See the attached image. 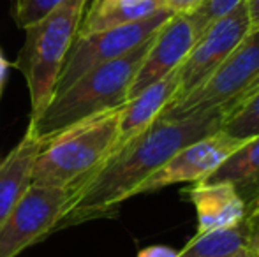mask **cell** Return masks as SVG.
<instances>
[{"instance_id":"9a60e30c","label":"cell","mask_w":259,"mask_h":257,"mask_svg":"<svg viewBox=\"0 0 259 257\" xmlns=\"http://www.w3.org/2000/svg\"><path fill=\"white\" fill-rule=\"evenodd\" d=\"M160 9H164L162 0H92L81 20L78 35L136 23Z\"/></svg>"},{"instance_id":"277c9868","label":"cell","mask_w":259,"mask_h":257,"mask_svg":"<svg viewBox=\"0 0 259 257\" xmlns=\"http://www.w3.org/2000/svg\"><path fill=\"white\" fill-rule=\"evenodd\" d=\"M122 108L79 124L41 146L32 185L71 189L106 161L116 143Z\"/></svg>"},{"instance_id":"5bb4252c","label":"cell","mask_w":259,"mask_h":257,"mask_svg":"<svg viewBox=\"0 0 259 257\" xmlns=\"http://www.w3.org/2000/svg\"><path fill=\"white\" fill-rule=\"evenodd\" d=\"M198 183H231L245 199L247 208H254L259 190V134L243 141L238 150Z\"/></svg>"},{"instance_id":"8992f818","label":"cell","mask_w":259,"mask_h":257,"mask_svg":"<svg viewBox=\"0 0 259 257\" xmlns=\"http://www.w3.org/2000/svg\"><path fill=\"white\" fill-rule=\"evenodd\" d=\"M173 14L175 13L164 7L155 14L136 21V23L109 28V30L92 32V34L85 35H76L57 76L53 95H58L64 90H67L72 83H76L96 67L125 55L127 52L147 41Z\"/></svg>"},{"instance_id":"5b68a950","label":"cell","mask_w":259,"mask_h":257,"mask_svg":"<svg viewBox=\"0 0 259 257\" xmlns=\"http://www.w3.org/2000/svg\"><path fill=\"white\" fill-rule=\"evenodd\" d=\"M259 88V27L249 28L231 55L189 95L162 111L160 118L178 120L198 115H226Z\"/></svg>"},{"instance_id":"4fadbf2b","label":"cell","mask_w":259,"mask_h":257,"mask_svg":"<svg viewBox=\"0 0 259 257\" xmlns=\"http://www.w3.org/2000/svg\"><path fill=\"white\" fill-rule=\"evenodd\" d=\"M42 143L25 130L21 141L0 161V224L32 185L34 164Z\"/></svg>"},{"instance_id":"484cf974","label":"cell","mask_w":259,"mask_h":257,"mask_svg":"<svg viewBox=\"0 0 259 257\" xmlns=\"http://www.w3.org/2000/svg\"><path fill=\"white\" fill-rule=\"evenodd\" d=\"M0 97H2V93H0Z\"/></svg>"},{"instance_id":"ac0fdd59","label":"cell","mask_w":259,"mask_h":257,"mask_svg":"<svg viewBox=\"0 0 259 257\" xmlns=\"http://www.w3.org/2000/svg\"><path fill=\"white\" fill-rule=\"evenodd\" d=\"M243 2L245 0H203L201 6L196 11H192V14L198 18L203 27L208 28L211 23L224 18L226 14H229L238 6H242Z\"/></svg>"},{"instance_id":"cb8c5ba5","label":"cell","mask_w":259,"mask_h":257,"mask_svg":"<svg viewBox=\"0 0 259 257\" xmlns=\"http://www.w3.org/2000/svg\"><path fill=\"white\" fill-rule=\"evenodd\" d=\"M233 257H254V255H250L249 252H242V254H236V255H233Z\"/></svg>"},{"instance_id":"ffe728a7","label":"cell","mask_w":259,"mask_h":257,"mask_svg":"<svg viewBox=\"0 0 259 257\" xmlns=\"http://www.w3.org/2000/svg\"><path fill=\"white\" fill-rule=\"evenodd\" d=\"M138 257H178V250L166 247V245H152V247L140 250Z\"/></svg>"},{"instance_id":"2e32d148","label":"cell","mask_w":259,"mask_h":257,"mask_svg":"<svg viewBox=\"0 0 259 257\" xmlns=\"http://www.w3.org/2000/svg\"><path fill=\"white\" fill-rule=\"evenodd\" d=\"M257 213L259 208H249V213L238 224L196 234L178 250V257H233L247 252L252 220Z\"/></svg>"},{"instance_id":"44dd1931","label":"cell","mask_w":259,"mask_h":257,"mask_svg":"<svg viewBox=\"0 0 259 257\" xmlns=\"http://www.w3.org/2000/svg\"><path fill=\"white\" fill-rule=\"evenodd\" d=\"M247 252L254 257H259V213L254 217V220H252V229H250Z\"/></svg>"},{"instance_id":"30bf717a","label":"cell","mask_w":259,"mask_h":257,"mask_svg":"<svg viewBox=\"0 0 259 257\" xmlns=\"http://www.w3.org/2000/svg\"><path fill=\"white\" fill-rule=\"evenodd\" d=\"M206 28L192 13H175L155 34L129 90V100L152 83L177 71Z\"/></svg>"},{"instance_id":"e0dca14e","label":"cell","mask_w":259,"mask_h":257,"mask_svg":"<svg viewBox=\"0 0 259 257\" xmlns=\"http://www.w3.org/2000/svg\"><path fill=\"white\" fill-rule=\"evenodd\" d=\"M64 0H16L14 21L21 30H25L35 21L42 20L50 11H53Z\"/></svg>"},{"instance_id":"6da1fadb","label":"cell","mask_w":259,"mask_h":257,"mask_svg":"<svg viewBox=\"0 0 259 257\" xmlns=\"http://www.w3.org/2000/svg\"><path fill=\"white\" fill-rule=\"evenodd\" d=\"M222 120V115H198L178 120L159 117L69 189L67 204L55 233L90 220L115 217L120 204L138 195L140 187L180 148L219 130Z\"/></svg>"},{"instance_id":"d4e9b609","label":"cell","mask_w":259,"mask_h":257,"mask_svg":"<svg viewBox=\"0 0 259 257\" xmlns=\"http://www.w3.org/2000/svg\"><path fill=\"white\" fill-rule=\"evenodd\" d=\"M254 208H259V190H257V195H256V201H254Z\"/></svg>"},{"instance_id":"7402d4cb","label":"cell","mask_w":259,"mask_h":257,"mask_svg":"<svg viewBox=\"0 0 259 257\" xmlns=\"http://www.w3.org/2000/svg\"><path fill=\"white\" fill-rule=\"evenodd\" d=\"M247 14H249L250 28L259 27V0H245Z\"/></svg>"},{"instance_id":"8fae6325","label":"cell","mask_w":259,"mask_h":257,"mask_svg":"<svg viewBox=\"0 0 259 257\" xmlns=\"http://www.w3.org/2000/svg\"><path fill=\"white\" fill-rule=\"evenodd\" d=\"M198 213V233L238 224L249 213L245 199L231 183H194L182 190Z\"/></svg>"},{"instance_id":"9c48e42d","label":"cell","mask_w":259,"mask_h":257,"mask_svg":"<svg viewBox=\"0 0 259 257\" xmlns=\"http://www.w3.org/2000/svg\"><path fill=\"white\" fill-rule=\"evenodd\" d=\"M243 141L215 130L201 139L180 148L162 168L150 176L138 190L140 194H150L164 187L177 183H198L219 168L229 155L242 146Z\"/></svg>"},{"instance_id":"3957f363","label":"cell","mask_w":259,"mask_h":257,"mask_svg":"<svg viewBox=\"0 0 259 257\" xmlns=\"http://www.w3.org/2000/svg\"><path fill=\"white\" fill-rule=\"evenodd\" d=\"M92 0H64L42 20L25 28V42L13 67L23 74L30 93V118L52 100L55 81Z\"/></svg>"},{"instance_id":"ba28073f","label":"cell","mask_w":259,"mask_h":257,"mask_svg":"<svg viewBox=\"0 0 259 257\" xmlns=\"http://www.w3.org/2000/svg\"><path fill=\"white\" fill-rule=\"evenodd\" d=\"M250 28L245 2L224 18L211 23L192 46L184 64L178 67V90L171 104L182 100L198 88L203 81L219 67Z\"/></svg>"},{"instance_id":"d6986e66","label":"cell","mask_w":259,"mask_h":257,"mask_svg":"<svg viewBox=\"0 0 259 257\" xmlns=\"http://www.w3.org/2000/svg\"><path fill=\"white\" fill-rule=\"evenodd\" d=\"M164 7L171 13H192L201 6L203 0H162Z\"/></svg>"},{"instance_id":"603a6c76","label":"cell","mask_w":259,"mask_h":257,"mask_svg":"<svg viewBox=\"0 0 259 257\" xmlns=\"http://www.w3.org/2000/svg\"><path fill=\"white\" fill-rule=\"evenodd\" d=\"M9 67L11 64L6 60V57H4L2 49H0V93L4 92V86H6L7 83V76H9Z\"/></svg>"},{"instance_id":"52a82bcc","label":"cell","mask_w":259,"mask_h":257,"mask_svg":"<svg viewBox=\"0 0 259 257\" xmlns=\"http://www.w3.org/2000/svg\"><path fill=\"white\" fill-rule=\"evenodd\" d=\"M69 189L30 185L0 224V257H16L55 233L67 204Z\"/></svg>"},{"instance_id":"7a4b0ae2","label":"cell","mask_w":259,"mask_h":257,"mask_svg":"<svg viewBox=\"0 0 259 257\" xmlns=\"http://www.w3.org/2000/svg\"><path fill=\"white\" fill-rule=\"evenodd\" d=\"M155 34L125 55L99 65L67 90L53 95L45 110L28 120L27 130L45 144L76 125L125 106L131 85L150 52Z\"/></svg>"},{"instance_id":"7c38bea8","label":"cell","mask_w":259,"mask_h":257,"mask_svg":"<svg viewBox=\"0 0 259 257\" xmlns=\"http://www.w3.org/2000/svg\"><path fill=\"white\" fill-rule=\"evenodd\" d=\"M178 90V69L164 76L162 79L152 83L145 90H141L136 97L129 100L122 108L118 122V134L116 143L113 146L111 153L129 143L133 137L141 134L150 124H154L157 118L162 115V111L173 100L175 93Z\"/></svg>"}]
</instances>
